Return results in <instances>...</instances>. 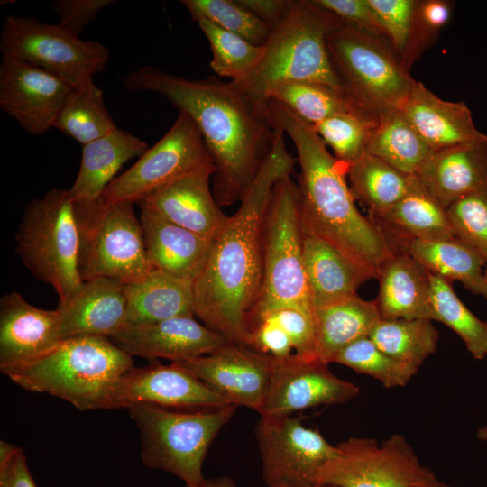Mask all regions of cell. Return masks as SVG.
Returning a JSON list of instances; mask_svg holds the SVG:
<instances>
[{"mask_svg":"<svg viewBox=\"0 0 487 487\" xmlns=\"http://www.w3.org/2000/svg\"><path fill=\"white\" fill-rule=\"evenodd\" d=\"M388 41L400 57L409 32L415 0H366Z\"/></svg>","mask_w":487,"mask_h":487,"instance_id":"obj_45","label":"cell"},{"mask_svg":"<svg viewBox=\"0 0 487 487\" xmlns=\"http://www.w3.org/2000/svg\"><path fill=\"white\" fill-rule=\"evenodd\" d=\"M133 363L108 337L78 336L5 375L26 391L62 399L81 411L111 409L113 389Z\"/></svg>","mask_w":487,"mask_h":487,"instance_id":"obj_5","label":"cell"},{"mask_svg":"<svg viewBox=\"0 0 487 487\" xmlns=\"http://www.w3.org/2000/svg\"><path fill=\"white\" fill-rule=\"evenodd\" d=\"M189 487V486H186ZM198 487H235L234 481L229 477H219L210 480H206L205 482Z\"/></svg>","mask_w":487,"mask_h":487,"instance_id":"obj_52","label":"cell"},{"mask_svg":"<svg viewBox=\"0 0 487 487\" xmlns=\"http://www.w3.org/2000/svg\"><path fill=\"white\" fill-rule=\"evenodd\" d=\"M337 446V455L318 471L315 483L338 487H425L435 477L401 434L379 443L350 437Z\"/></svg>","mask_w":487,"mask_h":487,"instance_id":"obj_12","label":"cell"},{"mask_svg":"<svg viewBox=\"0 0 487 487\" xmlns=\"http://www.w3.org/2000/svg\"><path fill=\"white\" fill-rule=\"evenodd\" d=\"M148 149L144 141L119 127L82 145L79 170L69 189L74 203L82 207L96 204L123 165Z\"/></svg>","mask_w":487,"mask_h":487,"instance_id":"obj_27","label":"cell"},{"mask_svg":"<svg viewBox=\"0 0 487 487\" xmlns=\"http://www.w3.org/2000/svg\"><path fill=\"white\" fill-rule=\"evenodd\" d=\"M0 51L3 57L24 60L73 87L103 71L110 60L107 48L97 41H83L59 23L17 15L4 21Z\"/></svg>","mask_w":487,"mask_h":487,"instance_id":"obj_11","label":"cell"},{"mask_svg":"<svg viewBox=\"0 0 487 487\" xmlns=\"http://www.w3.org/2000/svg\"><path fill=\"white\" fill-rule=\"evenodd\" d=\"M133 204H75L80 229L78 271L83 281L104 277L128 284L152 270Z\"/></svg>","mask_w":487,"mask_h":487,"instance_id":"obj_10","label":"cell"},{"mask_svg":"<svg viewBox=\"0 0 487 487\" xmlns=\"http://www.w3.org/2000/svg\"><path fill=\"white\" fill-rule=\"evenodd\" d=\"M215 173L213 161L206 162L137 204L213 241L229 216L222 211L211 191L210 179Z\"/></svg>","mask_w":487,"mask_h":487,"instance_id":"obj_19","label":"cell"},{"mask_svg":"<svg viewBox=\"0 0 487 487\" xmlns=\"http://www.w3.org/2000/svg\"><path fill=\"white\" fill-rule=\"evenodd\" d=\"M256 438L268 487H307L318 471L337 453L316 427L303 424V417H261Z\"/></svg>","mask_w":487,"mask_h":487,"instance_id":"obj_14","label":"cell"},{"mask_svg":"<svg viewBox=\"0 0 487 487\" xmlns=\"http://www.w3.org/2000/svg\"><path fill=\"white\" fill-rule=\"evenodd\" d=\"M15 242L25 267L50 285L60 301L83 282L78 271L79 223L69 189L54 188L32 199L24 208Z\"/></svg>","mask_w":487,"mask_h":487,"instance_id":"obj_8","label":"cell"},{"mask_svg":"<svg viewBox=\"0 0 487 487\" xmlns=\"http://www.w3.org/2000/svg\"><path fill=\"white\" fill-rule=\"evenodd\" d=\"M198 26L209 41L211 69L232 82L245 79L257 67L263 55V46L254 45L243 37L201 20Z\"/></svg>","mask_w":487,"mask_h":487,"instance_id":"obj_40","label":"cell"},{"mask_svg":"<svg viewBox=\"0 0 487 487\" xmlns=\"http://www.w3.org/2000/svg\"><path fill=\"white\" fill-rule=\"evenodd\" d=\"M455 5L450 0H415L408 40L400 57L408 72L437 41L452 16Z\"/></svg>","mask_w":487,"mask_h":487,"instance_id":"obj_43","label":"cell"},{"mask_svg":"<svg viewBox=\"0 0 487 487\" xmlns=\"http://www.w3.org/2000/svg\"><path fill=\"white\" fill-rule=\"evenodd\" d=\"M126 309L124 283L104 277L84 280L56 308L62 340L78 336L112 338L125 326Z\"/></svg>","mask_w":487,"mask_h":487,"instance_id":"obj_22","label":"cell"},{"mask_svg":"<svg viewBox=\"0 0 487 487\" xmlns=\"http://www.w3.org/2000/svg\"><path fill=\"white\" fill-rule=\"evenodd\" d=\"M476 437L479 441L487 443V424L477 429Z\"/></svg>","mask_w":487,"mask_h":487,"instance_id":"obj_53","label":"cell"},{"mask_svg":"<svg viewBox=\"0 0 487 487\" xmlns=\"http://www.w3.org/2000/svg\"><path fill=\"white\" fill-rule=\"evenodd\" d=\"M307 487H338V486L333 485V484H326V483H316V484L307 486Z\"/></svg>","mask_w":487,"mask_h":487,"instance_id":"obj_55","label":"cell"},{"mask_svg":"<svg viewBox=\"0 0 487 487\" xmlns=\"http://www.w3.org/2000/svg\"><path fill=\"white\" fill-rule=\"evenodd\" d=\"M267 110L271 123L290 138L297 152L302 234L324 241L376 279L393 250L380 226L358 210L346 182L348 164L332 155L313 126L287 106L271 99Z\"/></svg>","mask_w":487,"mask_h":487,"instance_id":"obj_3","label":"cell"},{"mask_svg":"<svg viewBox=\"0 0 487 487\" xmlns=\"http://www.w3.org/2000/svg\"><path fill=\"white\" fill-rule=\"evenodd\" d=\"M62 341L56 309L37 308L16 291L0 299V371L32 362Z\"/></svg>","mask_w":487,"mask_h":487,"instance_id":"obj_21","label":"cell"},{"mask_svg":"<svg viewBox=\"0 0 487 487\" xmlns=\"http://www.w3.org/2000/svg\"><path fill=\"white\" fill-rule=\"evenodd\" d=\"M375 301L381 319L436 321L430 299V272L407 252L393 253L380 267Z\"/></svg>","mask_w":487,"mask_h":487,"instance_id":"obj_26","label":"cell"},{"mask_svg":"<svg viewBox=\"0 0 487 487\" xmlns=\"http://www.w3.org/2000/svg\"><path fill=\"white\" fill-rule=\"evenodd\" d=\"M125 326L195 317L193 282L152 270L142 280L124 284Z\"/></svg>","mask_w":487,"mask_h":487,"instance_id":"obj_29","label":"cell"},{"mask_svg":"<svg viewBox=\"0 0 487 487\" xmlns=\"http://www.w3.org/2000/svg\"><path fill=\"white\" fill-rule=\"evenodd\" d=\"M368 152L348 165L347 177L355 199L365 205L370 216L381 214L407 192L411 178Z\"/></svg>","mask_w":487,"mask_h":487,"instance_id":"obj_34","label":"cell"},{"mask_svg":"<svg viewBox=\"0 0 487 487\" xmlns=\"http://www.w3.org/2000/svg\"><path fill=\"white\" fill-rule=\"evenodd\" d=\"M134 404L168 409H216L230 405L210 385L174 363L152 362L144 367L133 366L116 381L111 395V409Z\"/></svg>","mask_w":487,"mask_h":487,"instance_id":"obj_17","label":"cell"},{"mask_svg":"<svg viewBox=\"0 0 487 487\" xmlns=\"http://www.w3.org/2000/svg\"><path fill=\"white\" fill-rule=\"evenodd\" d=\"M380 117L363 113H340L313 126L339 161L350 164L367 151Z\"/></svg>","mask_w":487,"mask_h":487,"instance_id":"obj_41","label":"cell"},{"mask_svg":"<svg viewBox=\"0 0 487 487\" xmlns=\"http://www.w3.org/2000/svg\"><path fill=\"white\" fill-rule=\"evenodd\" d=\"M208 161L212 160L196 124L179 111L164 136L106 187L97 204L138 203Z\"/></svg>","mask_w":487,"mask_h":487,"instance_id":"obj_13","label":"cell"},{"mask_svg":"<svg viewBox=\"0 0 487 487\" xmlns=\"http://www.w3.org/2000/svg\"><path fill=\"white\" fill-rule=\"evenodd\" d=\"M174 363L210 385L230 404L260 412L273 358L250 346L227 343L208 354Z\"/></svg>","mask_w":487,"mask_h":487,"instance_id":"obj_18","label":"cell"},{"mask_svg":"<svg viewBox=\"0 0 487 487\" xmlns=\"http://www.w3.org/2000/svg\"><path fill=\"white\" fill-rule=\"evenodd\" d=\"M113 342L129 355L171 363L208 354L229 343L194 317H178L138 326H124Z\"/></svg>","mask_w":487,"mask_h":487,"instance_id":"obj_20","label":"cell"},{"mask_svg":"<svg viewBox=\"0 0 487 487\" xmlns=\"http://www.w3.org/2000/svg\"><path fill=\"white\" fill-rule=\"evenodd\" d=\"M326 48L342 91L358 110L381 117L402 108L415 79L388 41L342 22Z\"/></svg>","mask_w":487,"mask_h":487,"instance_id":"obj_6","label":"cell"},{"mask_svg":"<svg viewBox=\"0 0 487 487\" xmlns=\"http://www.w3.org/2000/svg\"><path fill=\"white\" fill-rule=\"evenodd\" d=\"M113 0H56L52 11L59 16V24L79 36L103 8L113 5Z\"/></svg>","mask_w":487,"mask_h":487,"instance_id":"obj_49","label":"cell"},{"mask_svg":"<svg viewBox=\"0 0 487 487\" xmlns=\"http://www.w3.org/2000/svg\"><path fill=\"white\" fill-rule=\"evenodd\" d=\"M319 5L333 13L343 23L368 34L387 38L366 0H315Z\"/></svg>","mask_w":487,"mask_h":487,"instance_id":"obj_48","label":"cell"},{"mask_svg":"<svg viewBox=\"0 0 487 487\" xmlns=\"http://www.w3.org/2000/svg\"><path fill=\"white\" fill-rule=\"evenodd\" d=\"M425 487H451L450 485L439 481L435 477L427 486Z\"/></svg>","mask_w":487,"mask_h":487,"instance_id":"obj_54","label":"cell"},{"mask_svg":"<svg viewBox=\"0 0 487 487\" xmlns=\"http://www.w3.org/2000/svg\"><path fill=\"white\" fill-rule=\"evenodd\" d=\"M360 393L354 383L335 376L328 364L295 354L273 359L261 417L291 416L317 406L345 404Z\"/></svg>","mask_w":487,"mask_h":487,"instance_id":"obj_15","label":"cell"},{"mask_svg":"<svg viewBox=\"0 0 487 487\" xmlns=\"http://www.w3.org/2000/svg\"><path fill=\"white\" fill-rule=\"evenodd\" d=\"M367 152L393 168L416 175L434 152L419 136L401 109L381 115Z\"/></svg>","mask_w":487,"mask_h":487,"instance_id":"obj_33","label":"cell"},{"mask_svg":"<svg viewBox=\"0 0 487 487\" xmlns=\"http://www.w3.org/2000/svg\"><path fill=\"white\" fill-rule=\"evenodd\" d=\"M246 345L273 359H283L294 354L289 335L269 317H260L248 326Z\"/></svg>","mask_w":487,"mask_h":487,"instance_id":"obj_47","label":"cell"},{"mask_svg":"<svg viewBox=\"0 0 487 487\" xmlns=\"http://www.w3.org/2000/svg\"><path fill=\"white\" fill-rule=\"evenodd\" d=\"M484 278H485V281H486V284H487V263H486L485 268H484Z\"/></svg>","mask_w":487,"mask_h":487,"instance_id":"obj_56","label":"cell"},{"mask_svg":"<svg viewBox=\"0 0 487 487\" xmlns=\"http://www.w3.org/2000/svg\"><path fill=\"white\" fill-rule=\"evenodd\" d=\"M380 228L409 240L454 238L446 209L412 176L406 194L386 211L370 217Z\"/></svg>","mask_w":487,"mask_h":487,"instance_id":"obj_31","label":"cell"},{"mask_svg":"<svg viewBox=\"0 0 487 487\" xmlns=\"http://www.w3.org/2000/svg\"><path fill=\"white\" fill-rule=\"evenodd\" d=\"M415 176L446 209L487 184V135L434 151Z\"/></svg>","mask_w":487,"mask_h":487,"instance_id":"obj_23","label":"cell"},{"mask_svg":"<svg viewBox=\"0 0 487 487\" xmlns=\"http://www.w3.org/2000/svg\"><path fill=\"white\" fill-rule=\"evenodd\" d=\"M55 128L84 145L115 130L103 91L89 78L70 90Z\"/></svg>","mask_w":487,"mask_h":487,"instance_id":"obj_35","label":"cell"},{"mask_svg":"<svg viewBox=\"0 0 487 487\" xmlns=\"http://www.w3.org/2000/svg\"><path fill=\"white\" fill-rule=\"evenodd\" d=\"M332 363L371 376L386 389L406 386L418 372V368L384 353L369 336L358 339L342 349L335 355Z\"/></svg>","mask_w":487,"mask_h":487,"instance_id":"obj_39","label":"cell"},{"mask_svg":"<svg viewBox=\"0 0 487 487\" xmlns=\"http://www.w3.org/2000/svg\"><path fill=\"white\" fill-rule=\"evenodd\" d=\"M315 357L329 364L342 349L369 336L381 319L375 301L354 295L313 308Z\"/></svg>","mask_w":487,"mask_h":487,"instance_id":"obj_30","label":"cell"},{"mask_svg":"<svg viewBox=\"0 0 487 487\" xmlns=\"http://www.w3.org/2000/svg\"><path fill=\"white\" fill-rule=\"evenodd\" d=\"M262 317L272 318L282 327L292 343L295 355L302 358H316L313 311L286 307L271 311Z\"/></svg>","mask_w":487,"mask_h":487,"instance_id":"obj_46","label":"cell"},{"mask_svg":"<svg viewBox=\"0 0 487 487\" xmlns=\"http://www.w3.org/2000/svg\"><path fill=\"white\" fill-rule=\"evenodd\" d=\"M0 487H36L22 448L0 441Z\"/></svg>","mask_w":487,"mask_h":487,"instance_id":"obj_50","label":"cell"},{"mask_svg":"<svg viewBox=\"0 0 487 487\" xmlns=\"http://www.w3.org/2000/svg\"><path fill=\"white\" fill-rule=\"evenodd\" d=\"M340 23L315 0H293L271 29L257 67L245 79L233 83L262 107L275 87L290 81L316 82L342 91L326 48L328 33Z\"/></svg>","mask_w":487,"mask_h":487,"instance_id":"obj_4","label":"cell"},{"mask_svg":"<svg viewBox=\"0 0 487 487\" xmlns=\"http://www.w3.org/2000/svg\"><path fill=\"white\" fill-rule=\"evenodd\" d=\"M237 408L230 404L199 411H179L134 404L125 409L139 430L142 464L174 474L186 486L198 487L206 481L202 464L207 452Z\"/></svg>","mask_w":487,"mask_h":487,"instance_id":"obj_7","label":"cell"},{"mask_svg":"<svg viewBox=\"0 0 487 487\" xmlns=\"http://www.w3.org/2000/svg\"><path fill=\"white\" fill-rule=\"evenodd\" d=\"M272 148L233 216L212 241L193 282L195 316L229 343L246 345L247 325L262 280V231L275 183L292 175L297 158L279 127Z\"/></svg>","mask_w":487,"mask_h":487,"instance_id":"obj_2","label":"cell"},{"mask_svg":"<svg viewBox=\"0 0 487 487\" xmlns=\"http://www.w3.org/2000/svg\"><path fill=\"white\" fill-rule=\"evenodd\" d=\"M407 253L431 274L457 280L475 295L487 299L484 268L487 262L455 237L444 240H409Z\"/></svg>","mask_w":487,"mask_h":487,"instance_id":"obj_32","label":"cell"},{"mask_svg":"<svg viewBox=\"0 0 487 487\" xmlns=\"http://www.w3.org/2000/svg\"><path fill=\"white\" fill-rule=\"evenodd\" d=\"M302 245L304 270L313 308L357 295V289L374 278L324 241L303 235Z\"/></svg>","mask_w":487,"mask_h":487,"instance_id":"obj_28","label":"cell"},{"mask_svg":"<svg viewBox=\"0 0 487 487\" xmlns=\"http://www.w3.org/2000/svg\"><path fill=\"white\" fill-rule=\"evenodd\" d=\"M73 86L16 58L0 65V108L32 135L55 128Z\"/></svg>","mask_w":487,"mask_h":487,"instance_id":"obj_16","label":"cell"},{"mask_svg":"<svg viewBox=\"0 0 487 487\" xmlns=\"http://www.w3.org/2000/svg\"><path fill=\"white\" fill-rule=\"evenodd\" d=\"M181 3L193 21L207 20L254 45L263 46L270 37L271 27L236 0H183Z\"/></svg>","mask_w":487,"mask_h":487,"instance_id":"obj_42","label":"cell"},{"mask_svg":"<svg viewBox=\"0 0 487 487\" xmlns=\"http://www.w3.org/2000/svg\"><path fill=\"white\" fill-rule=\"evenodd\" d=\"M454 236L487 262V184L446 208Z\"/></svg>","mask_w":487,"mask_h":487,"instance_id":"obj_44","label":"cell"},{"mask_svg":"<svg viewBox=\"0 0 487 487\" xmlns=\"http://www.w3.org/2000/svg\"><path fill=\"white\" fill-rule=\"evenodd\" d=\"M302 239L297 183L289 175L275 183L266 208L262 280L247 328L255 319L281 308L313 311L304 270Z\"/></svg>","mask_w":487,"mask_h":487,"instance_id":"obj_9","label":"cell"},{"mask_svg":"<svg viewBox=\"0 0 487 487\" xmlns=\"http://www.w3.org/2000/svg\"><path fill=\"white\" fill-rule=\"evenodd\" d=\"M430 299L439 321L463 340L475 360L487 356V322L476 317L457 297L451 282L430 273Z\"/></svg>","mask_w":487,"mask_h":487,"instance_id":"obj_38","label":"cell"},{"mask_svg":"<svg viewBox=\"0 0 487 487\" xmlns=\"http://www.w3.org/2000/svg\"><path fill=\"white\" fill-rule=\"evenodd\" d=\"M271 99L281 103L312 126L340 113L366 114L358 110L343 91L316 82L281 84L270 93L268 101Z\"/></svg>","mask_w":487,"mask_h":487,"instance_id":"obj_37","label":"cell"},{"mask_svg":"<svg viewBox=\"0 0 487 487\" xmlns=\"http://www.w3.org/2000/svg\"><path fill=\"white\" fill-rule=\"evenodd\" d=\"M242 6L267 23L278 25L289 12L292 0H236Z\"/></svg>","mask_w":487,"mask_h":487,"instance_id":"obj_51","label":"cell"},{"mask_svg":"<svg viewBox=\"0 0 487 487\" xmlns=\"http://www.w3.org/2000/svg\"><path fill=\"white\" fill-rule=\"evenodd\" d=\"M146 252L152 270L194 282L207 261L212 241L140 206Z\"/></svg>","mask_w":487,"mask_h":487,"instance_id":"obj_24","label":"cell"},{"mask_svg":"<svg viewBox=\"0 0 487 487\" xmlns=\"http://www.w3.org/2000/svg\"><path fill=\"white\" fill-rule=\"evenodd\" d=\"M122 83L132 92L160 94L187 114L216 167V201L224 207L242 200L274 142L267 106L253 103L231 81L188 79L153 66L129 72Z\"/></svg>","mask_w":487,"mask_h":487,"instance_id":"obj_1","label":"cell"},{"mask_svg":"<svg viewBox=\"0 0 487 487\" xmlns=\"http://www.w3.org/2000/svg\"><path fill=\"white\" fill-rule=\"evenodd\" d=\"M369 337L387 354L419 369L436 350L439 333L429 319H381Z\"/></svg>","mask_w":487,"mask_h":487,"instance_id":"obj_36","label":"cell"},{"mask_svg":"<svg viewBox=\"0 0 487 487\" xmlns=\"http://www.w3.org/2000/svg\"><path fill=\"white\" fill-rule=\"evenodd\" d=\"M406 118L433 151L483 137L464 102L446 101L415 80L401 108Z\"/></svg>","mask_w":487,"mask_h":487,"instance_id":"obj_25","label":"cell"}]
</instances>
